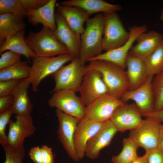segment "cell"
Listing matches in <instances>:
<instances>
[{"mask_svg": "<svg viewBox=\"0 0 163 163\" xmlns=\"http://www.w3.org/2000/svg\"><path fill=\"white\" fill-rule=\"evenodd\" d=\"M153 77L149 75L140 86L133 90L125 92L121 96V100L124 103L129 100L133 101L142 113L154 111V96L152 87Z\"/></svg>", "mask_w": 163, "mask_h": 163, "instance_id": "14", "label": "cell"}, {"mask_svg": "<svg viewBox=\"0 0 163 163\" xmlns=\"http://www.w3.org/2000/svg\"><path fill=\"white\" fill-rule=\"evenodd\" d=\"M24 17L11 14H0V43L7 37L24 30Z\"/></svg>", "mask_w": 163, "mask_h": 163, "instance_id": "26", "label": "cell"}, {"mask_svg": "<svg viewBox=\"0 0 163 163\" xmlns=\"http://www.w3.org/2000/svg\"><path fill=\"white\" fill-rule=\"evenodd\" d=\"M15 121L11 120L9 123L8 144L15 148L24 146L25 139L32 136L36 128L30 114L16 115Z\"/></svg>", "mask_w": 163, "mask_h": 163, "instance_id": "12", "label": "cell"}, {"mask_svg": "<svg viewBox=\"0 0 163 163\" xmlns=\"http://www.w3.org/2000/svg\"><path fill=\"white\" fill-rule=\"evenodd\" d=\"M143 60L149 76L160 73L163 70V42Z\"/></svg>", "mask_w": 163, "mask_h": 163, "instance_id": "29", "label": "cell"}, {"mask_svg": "<svg viewBox=\"0 0 163 163\" xmlns=\"http://www.w3.org/2000/svg\"><path fill=\"white\" fill-rule=\"evenodd\" d=\"M161 123L154 118L146 117L138 126L130 130L129 137L145 152L158 148Z\"/></svg>", "mask_w": 163, "mask_h": 163, "instance_id": "7", "label": "cell"}, {"mask_svg": "<svg viewBox=\"0 0 163 163\" xmlns=\"http://www.w3.org/2000/svg\"><path fill=\"white\" fill-rule=\"evenodd\" d=\"M86 71V66L81 64L79 58H75L51 75L55 83L52 92L62 90L78 91Z\"/></svg>", "mask_w": 163, "mask_h": 163, "instance_id": "5", "label": "cell"}, {"mask_svg": "<svg viewBox=\"0 0 163 163\" xmlns=\"http://www.w3.org/2000/svg\"><path fill=\"white\" fill-rule=\"evenodd\" d=\"M78 91L81 101L86 107L109 91L101 73L96 70L87 69Z\"/></svg>", "mask_w": 163, "mask_h": 163, "instance_id": "9", "label": "cell"}, {"mask_svg": "<svg viewBox=\"0 0 163 163\" xmlns=\"http://www.w3.org/2000/svg\"></svg>", "mask_w": 163, "mask_h": 163, "instance_id": "45", "label": "cell"}, {"mask_svg": "<svg viewBox=\"0 0 163 163\" xmlns=\"http://www.w3.org/2000/svg\"><path fill=\"white\" fill-rule=\"evenodd\" d=\"M160 19L163 22V9L161 10L160 13Z\"/></svg>", "mask_w": 163, "mask_h": 163, "instance_id": "44", "label": "cell"}, {"mask_svg": "<svg viewBox=\"0 0 163 163\" xmlns=\"http://www.w3.org/2000/svg\"><path fill=\"white\" fill-rule=\"evenodd\" d=\"M147 30V27L144 25L130 27L129 37L124 44L118 48L106 51L92 58L89 59L88 61L94 60L108 61L115 64L125 69L126 59L133 43L139 35L146 32Z\"/></svg>", "mask_w": 163, "mask_h": 163, "instance_id": "11", "label": "cell"}, {"mask_svg": "<svg viewBox=\"0 0 163 163\" xmlns=\"http://www.w3.org/2000/svg\"><path fill=\"white\" fill-rule=\"evenodd\" d=\"M21 80L10 79L0 81V97L11 94L13 90Z\"/></svg>", "mask_w": 163, "mask_h": 163, "instance_id": "36", "label": "cell"}, {"mask_svg": "<svg viewBox=\"0 0 163 163\" xmlns=\"http://www.w3.org/2000/svg\"><path fill=\"white\" fill-rule=\"evenodd\" d=\"M21 55L11 51L1 54L0 69L10 66L21 61Z\"/></svg>", "mask_w": 163, "mask_h": 163, "instance_id": "34", "label": "cell"}, {"mask_svg": "<svg viewBox=\"0 0 163 163\" xmlns=\"http://www.w3.org/2000/svg\"><path fill=\"white\" fill-rule=\"evenodd\" d=\"M132 163H146L144 157L143 156L139 157L138 158Z\"/></svg>", "mask_w": 163, "mask_h": 163, "instance_id": "43", "label": "cell"}, {"mask_svg": "<svg viewBox=\"0 0 163 163\" xmlns=\"http://www.w3.org/2000/svg\"><path fill=\"white\" fill-rule=\"evenodd\" d=\"M136 41L129 53L144 59L162 43L163 37L160 33L151 30L141 34Z\"/></svg>", "mask_w": 163, "mask_h": 163, "instance_id": "19", "label": "cell"}, {"mask_svg": "<svg viewBox=\"0 0 163 163\" xmlns=\"http://www.w3.org/2000/svg\"><path fill=\"white\" fill-rule=\"evenodd\" d=\"M30 85L28 78L23 79L12 91L14 101L10 109L13 114L16 115L30 114L33 107L27 92Z\"/></svg>", "mask_w": 163, "mask_h": 163, "instance_id": "22", "label": "cell"}, {"mask_svg": "<svg viewBox=\"0 0 163 163\" xmlns=\"http://www.w3.org/2000/svg\"><path fill=\"white\" fill-rule=\"evenodd\" d=\"M154 111L163 109V70L153 78Z\"/></svg>", "mask_w": 163, "mask_h": 163, "instance_id": "31", "label": "cell"}, {"mask_svg": "<svg viewBox=\"0 0 163 163\" xmlns=\"http://www.w3.org/2000/svg\"><path fill=\"white\" fill-rule=\"evenodd\" d=\"M142 113L135 104L125 103L118 107L110 120L118 131L131 130L142 123Z\"/></svg>", "mask_w": 163, "mask_h": 163, "instance_id": "15", "label": "cell"}, {"mask_svg": "<svg viewBox=\"0 0 163 163\" xmlns=\"http://www.w3.org/2000/svg\"><path fill=\"white\" fill-rule=\"evenodd\" d=\"M26 10L36 9L43 6L49 0H21Z\"/></svg>", "mask_w": 163, "mask_h": 163, "instance_id": "37", "label": "cell"}, {"mask_svg": "<svg viewBox=\"0 0 163 163\" xmlns=\"http://www.w3.org/2000/svg\"><path fill=\"white\" fill-rule=\"evenodd\" d=\"M61 5L74 6L81 8L91 15L100 12L107 14L121 10L118 5L108 3L102 0H69L60 2Z\"/></svg>", "mask_w": 163, "mask_h": 163, "instance_id": "24", "label": "cell"}, {"mask_svg": "<svg viewBox=\"0 0 163 163\" xmlns=\"http://www.w3.org/2000/svg\"><path fill=\"white\" fill-rule=\"evenodd\" d=\"M14 101V97L11 94L0 97V113L10 109Z\"/></svg>", "mask_w": 163, "mask_h": 163, "instance_id": "38", "label": "cell"}, {"mask_svg": "<svg viewBox=\"0 0 163 163\" xmlns=\"http://www.w3.org/2000/svg\"><path fill=\"white\" fill-rule=\"evenodd\" d=\"M56 2V0H49L37 9L28 10L27 17L29 22L34 26L41 24L54 32L56 28L54 13Z\"/></svg>", "mask_w": 163, "mask_h": 163, "instance_id": "20", "label": "cell"}, {"mask_svg": "<svg viewBox=\"0 0 163 163\" xmlns=\"http://www.w3.org/2000/svg\"><path fill=\"white\" fill-rule=\"evenodd\" d=\"M43 163H54V155L52 148L46 145H43L41 147Z\"/></svg>", "mask_w": 163, "mask_h": 163, "instance_id": "39", "label": "cell"}, {"mask_svg": "<svg viewBox=\"0 0 163 163\" xmlns=\"http://www.w3.org/2000/svg\"><path fill=\"white\" fill-rule=\"evenodd\" d=\"M5 154V160L4 163H24L25 156L24 146L15 148L8 144L3 147Z\"/></svg>", "mask_w": 163, "mask_h": 163, "instance_id": "32", "label": "cell"}, {"mask_svg": "<svg viewBox=\"0 0 163 163\" xmlns=\"http://www.w3.org/2000/svg\"><path fill=\"white\" fill-rule=\"evenodd\" d=\"M30 72L31 66L28 62L20 61L10 66L0 69V81L28 78Z\"/></svg>", "mask_w": 163, "mask_h": 163, "instance_id": "27", "label": "cell"}, {"mask_svg": "<svg viewBox=\"0 0 163 163\" xmlns=\"http://www.w3.org/2000/svg\"><path fill=\"white\" fill-rule=\"evenodd\" d=\"M76 92L71 90H62L53 93L48 101L52 108H56L64 113L79 119L85 115L86 107Z\"/></svg>", "mask_w": 163, "mask_h": 163, "instance_id": "8", "label": "cell"}, {"mask_svg": "<svg viewBox=\"0 0 163 163\" xmlns=\"http://www.w3.org/2000/svg\"><path fill=\"white\" fill-rule=\"evenodd\" d=\"M126 67L129 83L128 90H133L140 86L149 76L143 59L129 53L126 60Z\"/></svg>", "mask_w": 163, "mask_h": 163, "instance_id": "21", "label": "cell"}, {"mask_svg": "<svg viewBox=\"0 0 163 163\" xmlns=\"http://www.w3.org/2000/svg\"><path fill=\"white\" fill-rule=\"evenodd\" d=\"M12 114L10 108L0 113V143L2 147L8 144L7 136L6 135L5 130Z\"/></svg>", "mask_w": 163, "mask_h": 163, "instance_id": "33", "label": "cell"}, {"mask_svg": "<svg viewBox=\"0 0 163 163\" xmlns=\"http://www.w3.org/2000/svg\"><path fill=\"white\" fill-rule=\"evenodd\" d=\"M56 28L54 32L57 39L67 48L68 53L74 58L79 57L81 46V35L72 30L60 13L55 15Z\"/></svg>", "mask_w": 163, "mask_h": 163, "instance_id": "16", "label": "cell"}, {"mask_svg": "<svg viewBox=\"0 0 163 163\" xmlns=\"http://www.w3.org/2000/svg\"><path fill=\"white\" fill-rule=\"evenodd\" d=\"M158 148L163 151V123H162L160 130L158 143Z\"/></svg>", "mask_w": 163, "mask_h": 163, "instance_id": "42", "label": "cell"}, {"mask_svg": "<svg viewBox=\"0 0 163 163\" xmlns=\"http://www.w3.org/2000/svg\"><path fill=\"white\" fill-rule=\"evenodd\" d=\"M27 12L21 0H0V14H11L24 18Z\"/></svg>", "mask_w": 163, "mask_h": 163, "instance_id": "30", "label": "cell"}, {"mask_svg": "<svg viewBox=\"0 0 163 163\" xmlns=\"http://www.w3.org/2000/svg\"><path fill=\"white\" fill-rule=\"evenodd\" d=\"M28 154L34 163H43L41 148L38 146L31 148L29 151Z\"/></svg>", "mask_w": 163, "mask_h": 163, "instance_id": "40", "label": "cell"}, {"mask_svg": "<svg viewBox=\"0 0 163 163\" xmlns=\"http://www.w3.org/2000/svg\"><path fill=\"white\" fill-rule=\"evenodd\" d=\"M123 148L118 155L113 156L112 163H132L139 157L137 151L138 146L129 137L123 140Z\"/></svg>", "mask_w": 163, "mask_h": 163, "instance_id": "28", "label": "cell"}, {"mask_svg": "<svg viewBox=\"0 0 163 163\" xmlns=\"http://www.w3.org/2000/svg\"><path fill=\"white\" fill-rule=\"evenodd\" d=\"M124 103L120 99L108 93L86 107L85 117L93 121L104 122L110 120L116 109Z\"/></svg>", "mask_w": 163, "mask_h": 163, "instance_id": "13", "label": "cell"}, {"mask_svg": "<svg viewBox=\"0 0 163 163\" xmlns=\"http://www.w3.org/2000/svg\"><path fill=\"white\" fill-rule=\"evenodd\" d=\"M104 17L102 47L106 52L124 44L128 40L130 33L125 28L116 12L105 14Z\"/></svg>", "mask_w": 163, "mask_h": 163, "instance_id": "6", "label": "cell"}, {"mask_svg": "<svg viewBox=\"0 0 163 163\" xmlns=\"http://www.w3.org/2000/svg\"><path fill=\"white\" fill-rule=\"evenodd\" d=\"M142 114V116L154 118L163 123V109L158 111H154L149 113Z\"/></svg>", "mask_w": 163, "mask_h": 163, "instance_id": "41", "label": "cell"}, {"mask_svg": "<svg viewBox=\"0 0 163 163\" xmlns=\"http://www.w3.org/2000/svg\"><path fill=\"white\" fill-rule=\"evenodd\" d=\"M25 40L37 56L50 57L68 53L66 47L55 37L54 31L45 27L38 32H30Z\"/></svg>", "mask_w": 163, "mask_h": 163, "instance_id": "3", "label": "cell"}, {"mask_svg": "<svg viewBox=\"0 0 163 163\" xmlns=\"http://www.w3.org/2000/svg\"><path fill=\"white\" fill-rule=\"evenodd\" d=\"M81 35V46L79 59L85 65L88 60L101 54L104 29V15L98 14L89 18Z\"/></svg>", "mask_w": 163, "mask_h": 163, "instance_id": "1", "label": "cell"}, {"mask_svg": "<svg viewBox=\"0 0 163 163\" xmlns=\"http://www.w3.org/2000/svg\"><path fill=\"white\" fill-rule=\"evenodd\" d=\"M57 12L62 16L68 26L73 30L81 35L84 32V23L89 19L90 15L79 8L63 5L56 4Z\"/></svg>", "mask_w": 163, "mask_h": 163, "instance_id": "23", "label": "cell"}, {"mask_svg": "<svg viewBox=\"0 0 163 163\" xmlns=\"http://www.w3.org/2000/svg\"><path fill=\"white\" fill-rule=\"evenodd\" d=\"M24 30L6 38L0 46V54L7 50L11 51L24 56L30 61L37 56L27 45L24 37Z\"/></svg>", "mask_w": 163, "mask_h": 163, "instance_id": "25", "label": "cell"}, {"mask_svg": "<svg viewBox=\"0 0 163 163\" xmlns=\"http://www.w3.org/2000/svg\"><path fill=\"white\" fill-rule=\"evenodd\" d=\"M74 58L69 53L50 57L37 56L32 58L31 72L28 79L32 91H37L39 86L43 79L52 75L64 64L72 61Z\"/></svg>", "mask_w": 163, "mask_h": 163, "instance_id": "4", "label": "cell"}, {"mask_svg": "<svg viewBox=\"0 0 163 163\" xmlns=\"http://www.w3.org/2000/svg\"><path fill=\"white\" fill-rule=\"evenodd\" d=\"M117 132L110 120L104 122L101 129L88 142L85 156L91 159L97 158L101 151L110 144Z\"/></svg>", "mask_w": 163, "mask_h": 163, "instance_id": "18", "label": "cell"}, {"mask_svg": "<svg viewBox=\"0 0 163 163\" xmlns=\"http://www.w3.org/2000/svg\"><path fill=\"white\" fill-rule=\"evenodd\" d=\"M103 123L93 121L86 117L79 120L74 138L75 149L79 161L85 155L88 142L101 129Z\"/></svg>", "mask_w": 163, "mask_h": 163, "instance_id": "17", "label": "cell"}, {"mask_svg": "<svg viewBox=\"0 0 163 163\" xmlns=\"http://www.w3.org/2000/svg\"><path fill=\"white\" fill-rule=\"evenodd\" d=\"M56 114L59 122L57 130L58 138L69 156L73 161H79L74 147L75 130L80 119L56 109Z\"/></svg>", "mask_w": 163, "mask_h": 163, "instance_id": "10", "label": "cell"}, {"mask_svg": "<svg viewBox=\"0 0 163 163\" xmlns=\"http://www.w3.org/2000/svg\"><path fill=\"white\" fill-rule=\"evenodd\" d=\"M143 156L146 163H163V151L158 148L146 152Z\"/></svg>", "mask_w": 163, "mask_h": 163, "instance_id": "35", "label": "cell"}, {"mask_svg": "<svg viewBox=\"0 0 163 163\" xmlns=\"http://www.w3.org/2000/svg\"><path fill=\"white\" fill-rule=\"evenodd\" d=\"M87 69H94L101 74L108 89V94L120 99L128 90L129 83L126 71L118 65L108 61L94 60L88 62Z\"/></svg>", "mask_w": 163, "mask_h": 163, "instance_id": "2", "label": "cell"}]
</instances>
